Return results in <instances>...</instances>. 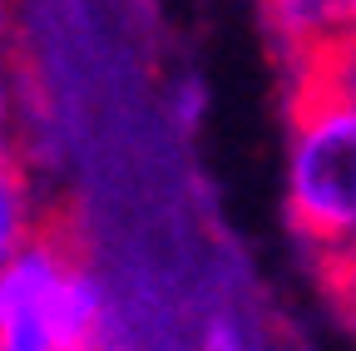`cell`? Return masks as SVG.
Masks as SVG:
<instances>
[{"mask_svg":"<svg viewBox=\"0 0 356 351\" xmlns=\"http://www.w3.org/2000/svg\"><path fill=\"white\" fill-rule=\"evenodd\" d=\"M287 223L327 257L356 243V104L287 95Z\"/></svg>","mask_w":356,"mask_h":351,"instance_id":"cell-1","label":"cell"},{"mask_svg":"<svg viewBox=\"0 0 356 351\" xmlns=\"http://www.w3.org/2000/svg\"><path fill=\"white\" fill-rule=\"evenodd\" d=\"M74 257L79 247L65 218H44L25 247L0 257V351H60L50 307Z\"/></svg>","mask_w":356,"mask_h":351,"instance_id":"cell-2","label":"cell"},{"mask_svg":"<svg viewBox=\"0 0 356 351\" xmlns=\"http://www.w3.org/2000/svg\"><path fill=\"white\" fill-rule=\"evenodd\" d=\"M257 10L282 60L322 45L351 25V0H257Z\"/></svg>","mask_w":356,"mask_h":351,"instance_id":"cell-3","label":"cell"},{"mask_svg":"<svg viewBox=\"0 0 356 351\" xmlns=\"http://www.w3.org/2000/svg\"><path fill=\"white\" fill-rule=\"evenodd\" d=\"M50 317H55L60 351H89V346H99V336H104V292H99L95 272L84 268V252L65 268V277L55 287Z\"/></svg>","mask_w":356,"mask_h":351,"instance_id":"cell-4","label":"cell"},{"mask_svg":"<svg viewBox=\"0 0 356 351\" xmlns=\"http://www.w3.org/2000/svg\"><path fill=\"white\" fill-rule=\"evenodd\" d=\"M40 208L25 179V163L15 158L10 144H0V257H10L15 247H25L40 233Z\"/></svg>","mask_w":356,"mask_h":351,"instance_id":"cell-5","label":"cell"},{"mask_svg":"<svg viewBox=\"0 0 356 351\" xmlns=\"http://www.w3.org/2000/svg\"><path fill=\"white\" fill-rule=\"evenodd\" d=\"M317 277H322L327 302L337 307V317L356 332V243H351V247H341V252L317 257Z\"/></svg>","mask_w":356,"mask_h":351,"instance_id":"cell-6","label":"cell"},{"mask_svg":"<svg viewBox=\"0 0 356 351\" xmlns=\"http://www.w3.org/2000/svg\"><path fill=\"white\" fill-rule=\"evenodd\" d=\"M203 351H248V346H243V332L233 322H213L203 332Z\"/></svg>","mask_w":356,"mask_h":351,"instance_id":"cell-7","label":"cell"},{"mask_svg":"<svg viewBox=\"0 0 356 351\" xmlns=\"http://www.w3.org/2000/svg\"><path fill=\"white\" fill-rule=\"evenodd\" d=\"M0 144H10V74L0 60Z\"/></svg>","mask_w":356,"mask_h":351,"instance_id":"cell-8","label":"cell"},{"mask_svg":"<svg viewBox=\"0 0 356 351\" xmlns=\"http://www.w3.org/2000/svg\"><path fill=\"white\" fill-rule=\"evenodd\" d=\"M351 25H356V0H351Z\"/></svg>","mask_w":356,"mask_h":351,"instance_id":"cell-9","label":"cell"},{"mask_svg":"<svg viewBox=\"0 0 356 351\" xmlns=\"http://www.w3.org/2000/svg\"><path fill=\"white\" fill-rule=\"evenodd\" d=\"M89 351H104V341H99V346H89Z\"/></svg>","mask_w":356,"mask_h":351,"instance_id":"cell-10","label":"cell"}]
</instances>
